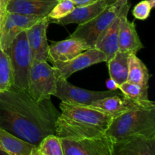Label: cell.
<instances>
[{
    "instance_id": "obj_19",
    "label": "cell",
    "mask_w": 155,
    "mask_h": 155,
    "mask_svg": "<svg viewBox=\"0 0 155 155\" xmlns=\"http://www.w3.org/2000/svg\"><path fill=\"white\" fill-rule=\"evenodd\" d=\"M36 146L0 129V150L9 155H32Z\"/></svg>"
},
{
    "instance_id": "obj_15",
    "label": "cell",
    "mask_w": 155,
    "mask_h": 155,
    "mask_svg": "<svg viewBox=\"0 0 155 155\" xmlns=\"http://www.w3.org/2000/svg\"><path fill=\"white\" fill-rule=\"evenodd\" d=\"M59 0H8L6 12L44 18Z\"/></svg>"
},
{
    "instance_id": "obj_20",
    "label": "cell",
    "mask_w": 155,
    "mask_h": 155,
    "mask_svg": "<svg viewBox=\"0 0 155 155\" xmlns=\"http://www.w3.org/2000/svg\"><path fill=\"white\" fill-rule=\"evenodd\" d=\"M128 77L127 81L136 83L145 89L149 88L151 74L143 61L136 54H130L128 56Z\"/></svg>"
},
{
    "instance_id": "obj_8",
    "label": "cell",
    "mask_w": 155,
    "mask_h": 155,
    "mask_svg": "<svg viewBox=\"0 0 155 155\" xmlns=\"http://www.w3.org/2000/svg\"><path fill=\"white\" fill-rule=\"evenodd\" d=\"M64 155H113L114 140L104 136L80 139H61Z\"/></svg>"
},
{
    "instance_id": "obj_24",
    "label": "cell",
    "mask_w": 155,
    "mask_h": 155,
    "mask_svg": "<svg viewBox=\"0 0 155 155\" xmlns=\"http://www.w3.org/2000/svg\"><path fill=\"white\" fill-rule=\"evenodd\" d=\"M13 84L10 61L7 54L0 47V92L8 90Z\"/></svg>"
},
{
    "instance_id": "obj_31",
    "label": "cell",
    "mask_w": 155,
    "mask_h": 155,
    "mask_svg": "<svg viewBox=\"0 0 155 155\" xmlns=\"http://www.w3.org/2000/svg\"><path fill=\"white\" fill-rule=\"evenodd\" d=\"M104 1L105 2L107 6H110V5H114L115 3L117 2V0H104Z\"/></svg>"
},
{
    "instance_id": "obj_6",
    "label": "cell",
    "mask_w": 155,
    "mask_h": 155,
    "mask_svg": "<svg viewBox=\"0 0 155 155\" xmlns=\"http://www.w3.org/2000/svg\"><path fill=\"white\" fill-rule=\"evenodd\" d=\"M120 89L107 91H91L71 84L68 80L58 79L57 89L54 96L63 102L78 105L89 106L92 103L107 97L121 95Z\"/></svg>"
},
{
    "instance_id": "obj_28",
    "label": "cell",
    "mask_w": 155,
    "mask_h": 155,
    "mask_svg": "<svg viewBox=\"0 0 155 155\" xmlns=\"http://www.w3.org/2000/svg\"><path fill=\"white\" fill-rule=\"evenodd\" d=\"M8 0H0V26L6 14V5Z\"/></svg>"
},
{
    "instance_id": "obj_34",
    "label": "cell",
    "mask_w": 155,
    "mask_h": 155,
    "mask_svg": "<svg viewBox=\"0 0 155 155\" xmlns=\"http://www.w3.org/2000/svg\"><path fill=\"white\" fill-rule=\"evenodd\" d=\"M32 155H36V148H35V150H34V151H33V154Z\"/></svg>"
},
{
    "instance_id": "obj_30",
    "label": "cell",
    "mask_w": 155,
    "mask_h": 155,
    "mask_svg": "<svg viewBox=\"0 0 155 155\" xmlns=\"http://www.w3.org/2000/svg\"><path fill=\"white\" fill-rule=\"evenodd\" d=\"M127 3H128V0H117V2L115 3L114 5L118 10H120V8L123 5L127 4Z\"/></svg>"
},
{
    "instance_id": "obj_9",
    "label": "cell",
    "mask_w": 155,
    "mask_h": 155,
    "mask_svg": "<svg viewBox=\"0 0 155 155\" xmlns=\"http://www.w3.org/2000/svg\"><path fill=\"white\" fill-rule=\"evenodd\" d=\"M107 61L105 54L97 48H89L68 61L52 63L57 79L68 80L73 74L96 64Z\"/></svg>"
},
{
    "instance_id": "obj_17",
    "label": "cell",
    "mask_w": 155,
    "mask_h": 155,
    "mask_svg": "<svg viewBox=\"0 0 155 155\" xmlns=\"http://www.w3.org/2000/svg\"><path fill=\"white\" fill-rule=\"evenodd\" d=\"M107 6L104 0H98L95 3L89 5L75 7L69 15L57 21H53V22L61 25L70 24H77L80 25L93 19L101 13Z\"/></svg>"
},
{
    "instance_id": "obj_21",
    "label": "cell",
    "mask_w": 155,
    "mask_h": 155,
    "mask_svg": "<svg viewBox=\"0 0 155 155\" xmlns=\"http://www.w3.org/2000/svg\"><path fill=\"white\" fill-rule=\"evenodd\" d=\"M129 54L128 53L117 51L111 59L107 61L110 78L114 80L118 86L127 81Z\"/></svg>"
},
{
    "instance_id": "obj_5",
    "label": "cell",
    "mask_w": 155,
    "mask_h": 155,
    "mask_svg": "<svg viewBox=\"0 0 155 155\" xmlns=\"http://www.w3.org/2000/svg\"><path fill=\"white\" fill-rule=\"evenodd\" d=\"M55 71L47 61H33L28 79L27 92L36 101L50 99L57 89Z\"/></svg>"
},
{
    "instance_id": "obj_14",
    "label": "cell",
    "mask_w": 155,
    "mask_h": 155,
    "mask_svg": "<svg viewBox=\"0 0 155 155\" xmlns=\"http://www.w3.org/2000/svg\"><path fill=\"white\" fill-rule=\"evenodd\" d=\"M113 155H155V138L133 136L114 141Z\"/></svg>"
},
{
    "instance_id": "obj_1",
    "label": "cell",
    "mask_w": 155,
    "mask_h": 155,
    "mask_svg": "<svg viewBox=\"0 0 155 155\" xmlns=\"http://www.w3.org/2000/svg\"><path fill=\"white\" fill-rule=\"evenodd\" d=\"M58 114L51 98L36 101L13 86L0 92V129L35 146L55 135Z\"/></svg>"
},
{
    "instance_id": "obj_3",
    "label": "cell",
    "mask_w": 155,
    "mask_h": 155,
    "mask_svg": "<svg viewBox=\"0 0 155 155\" xmlns=\"http://www.w3.org/2000/svg\"><path fill=\"white\" fill-rule=\"evenodd\" d=\"M114 141L133 136L155 138V104L123 113L112 119L105 133Z\"/></svg>"
},
{
    "instance_id": "obj_27",
    "label": "cell",
    "mask_w": 155,
    "mask_h": 155,
    "mask_svg": "<svg viewBox=\"0 0 155 155\" xmlns=\"http://www.w3.org/2000/svg\"><path fill=\"white\" fill-rule=\"evenodd\" d=\"M71 1L74 3L75 7H80V6H86L94 4L98 0H71Z\"/></svg>"
},
{
    "instance_id": "obj_33",
    "label": "cell",
    "mask_w": 155,
    "mask_h": 155,
    "mask_svg": "<svg viewBox=\"0 0 155 155\" xmlns=\"http://www.w3.org/2000/svg\"><path fill=\"white\" fill-rule=\"evenodd\" d=\"M0 155H9V154H8L7 153L4 152V151H1V150H0Z\"/></svg>"
},
{
    "instance_id": "obj_35",
    "label": "cell",
    "mask_w": 155,
    "mask_h": 155,
    "mask_svg": "<svg viewBox=\"0 0 155 155\" xmlns=\"http://www.w3.org/2000/svg\"><path fill=\"white\" fill-rule=\"evenodd\" d=\"M59 1H60V0H59Z\"/></svg>"
},
{
    "instance_id": "obj_10",
    "label": "cell",
    "mask_w": 155,
    "mask_h": 155,
    "mask_svg": "<svg viewBox=\"0 0 155 155\" xmlns=\"http://www.w3.org/2000/svg\"><path fill=\"white\" fill-rule=\"evenodd\" d=\"M42 18L41 17L6 12L0 26V47L2 49L5 51L21 32L27 30Z\"/></svg>"
},
{
    "instance_id": "obj_12",
    "label": "cell",
    "mask_w": 155,
    "mask_h": 155,
    "mask_svg": "<svg viewBox=\"0 0 155 155\" xmlns=\"http://www.w3.org/2000/svg\"><path fill=\"white\" fill-rule=\"evenodd\" d=\"M49 21L50 19L48 16L44 17L26 30L33 61H48L49 45L47 40L46 33Z\"/></svg>"
},
{
    "instance_id": "obj_23",
    "label": "cell",
    "mask_w": 155,
    "mask_h": 155,
    "mask_svg": "<svg viewBox=\"0 0 155 155\" xmlns=\"http://www.w3.org/2000/svg\"><path fill=\"white\" fill-rule=\"evenodd\" d=\"M36 155H64L61 138L56 135H48L36 148Z\"/></svg>"
},
{
    "instance_id": "obj_11",
    "label": "cell",
    "mask_w": 155,
    "mask_h": 155,
    "mask_svg": "<svg viewBox=\"0 0 155 155\" xmlns=\"http://www.w3.org/2000/svg\"><path fill=\"white\" fill-rule=\"evenodd\" d=\"M129 3L123 5L118 12L120 18L118 32V51L128 54H137L139 50L144 48L136 30L134 22L127 19L130 10Z\"/></svg>"
},
{
    "instance_id": "obj_18",
    "label": "cell",
    "mask_w": 155,
    "mask_h": 155,
    "mask_svg": "<svg viewBox=\"0 0 155 155\" xmlns=\"http://www.w3.org/2000/svg\"><path fill=\"white\" fill-rule=\"evenodd\" d=\"M119 24L120 18L117 15L111 24L100 35L95 45V48L100 50L105 54L107 61L111 59L118 51Z\"/></svg>"
},
{
    "instance_id": "obj_25",
    "label": "cell",
    "mask_w": 155,
    "mask_h": 155,
    "mask_svg": "<svg viewBox=\"0 0 155 155\" xmlns=\"http://www.w3.org/2000/svg\"><path fill=\"white\" fill-rule=\"evenodd\" d=\"M75 8L71 0H60L47 15L50 20L57 21L69 15Z\"/></svg>"
},
{
    "instance_id": "obj_16",
    "label": "cell",
    "mask_w": 155,
    "mask_h": 155,
    "mask_svg": "<svg viewBox=\"0 0 155 155\" xmlns=\"http://www.w3.org/2000/svg\"><path fill=\"white\" fill-rule=\"evenodd\" d=\"M87 49L89 48L81 41L75 38L69 37L49 45L48 60L51 63L68 61Z\"/></svg>"
},
{
    "instance_id": "obj_7",
    "label": "cell",
    "mask_w": 155,
    "mask_h": 155,
    "mask_svg": "<svg viewBox=\"0 0 155 155\" xmlns=\"http://www.w3.org/2000/svg\"><path fill=\"white\" fill-rule=\"evenodd\" d=\"M118 10L114 5L107 6L101 13L86 23L78 25L70 37L81 41L88 48H95V45L102 32L117 16Z\"/></svg>"
},
{
    "instance_id": "obj_29",
    "label": "cell",
    "mask_w": 155,
    "mask_h": 155,
    "mask_svg": "<svg viewBox=\"0 0 155 155\" xmlns=\"http://www.w3.org/2000/svg\"><path fill=\"white\" fill-rule=\"evenodd\" d=\"M106 86L108 89V90H117V89H119V86L117 85V83L110 78L106 82Z\"/></svg>"
},
{
    "instance_id": "obj_22",
    "label": "cell",
    "mask_w": 155,
    "mask_h": 155,
    "mask_svg": "<svg viewBox=\"0 0 155 155\" xmlns=\"http://www.w3.org/2000/svg\"><path fill=\"white\" fill-rule=\"evenodd\" d=\"M119 89L124 96L133 101L143 104H147L151 101L148 98V89H145L136 83L126 81L120 85Z\"/></svg>"
},
{
    "instance_id": "obj_32",
    "label": "cell",
    "mask_w": 155,
    "mask_h": 155,
    "mask_svg": "<svg viewBox=\"0 0 155 155\" xmlns=\"http://www.w3.org/2000/svg\"><path fill=\"white\" fill-rule=\"evenodd\" d=\"M148 2H150V4H151V8H154V6H155V0H148Z\"/></svg>"
},
{
    "instance_id": "obj_13",
    "label": "cell",
    "mask_w": 155,
    "mask_h": 155,
    "mask_svg": "<svg viewBox=\"0 0 155 155\" xmlns=\"http://www.w3.org/2000/svg\"><path fill=\"white\" fill-rule=\"evenodd\" d=\"M154 102L153 101L147 103V104L139 103L138 101L127 98L123 94H121V95H113V96L98 100L89 106L95 110L111 115L114 117L133 109L154 105Z\"/></svg>"
},
{
    "instance_id": "obj_4",
    "label": "cell",
    "mask_w": 155,
    "mask_h": 155,
    "mask_svg": "<svg viewBox=\"0 0 155 155\" xmlns=\"http://www.w3.org/2000/svg\"><path fill=\"white\" fill-rule=\"evenodd\" d=\"M4 51L8 57L12 68L13 77L12 86L27 92L29 74L33 64V57L27 41L26 30L21 32Z\"/></svg>"
},
{
    "instance_id": "obj_2",
    "label": "cell",
    "mask_w": 155,
    "mask_h": 155,
    "mask_svg": "<svg viewBox=\"0 0 155 155\" xmlns=\"http://www.w3.org/2000/svg\"><path fill=\"white\" fill-rule=\"evenodd\" d=\"M56 120L55 135L61 139H80L105 135L113 116L89 106L63 102Z\"/></svg>"
},
{
    "instance_id": "obj_26",
    "label": "cell",
    "mask_w": 155,
    "mask_h": 155,
    "mask_svg": "<svg viewBox=\"0 0 155 155\" xmlns=\"http://www.w3.org/2000/svg\"><path fill=\"white\" fill-rule=\"evenodd\" d=\"M152 9L151 4L148 0H143L138 3L133 10V15L135 18L139 20H145L150 16Z\"/></svg>"
}]
</instances>
